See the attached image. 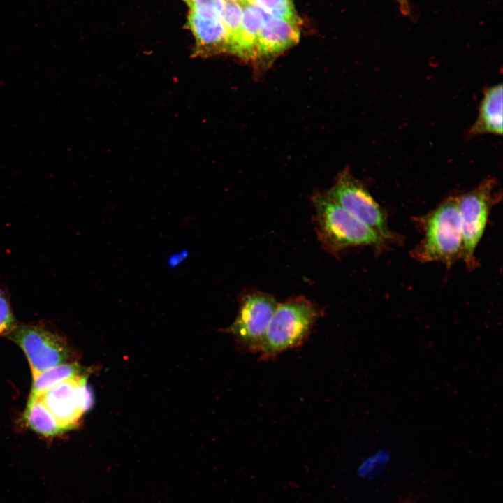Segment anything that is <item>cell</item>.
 Masks as SVG:
<instances>
[{"instance_id": "obj_1", "label": "cell", "mask_w": 503, "mask_h": 503, "mask_svg": "<svg viewBox=\"0 0 503 503\" xmlns=\"http://www.w3.org/2000/svg\"><path fill=\"white\" fill-rule=\"evenodd\" d=\"M423 238L411 251L421 263L439 262L447 266L462 259V233L458 196H449L423 218Z\"/></svg>"}, {"instance_id": "obj_2", "label": "cell", "mask_w": 503, "mask_h": 503, "mask_svg": "<svg viewBox=\"0 0 503 503\" xmlns=\"http://www.w3.org/2000/svg\"><path fill=\"white\" fill-rule=\"evenodd\" d=\"M319 239L326 249L337 254L358 246L384 247L387 242L372 228L356 219L327 194L312 197Z\"/></svg>"}, {"instance_id": "obj_3", "label": "cell", "mask_w": 503, "mask_h": 503, "mask_svg": "<svg viewBox=\"0 0 503 503\" xmlns=\"http://www.w3.org/2000/svg\"><path fill=\"white\" fill-rule=\"evenodd\" d=\"M320 314L319 309L302 296L278 303L261 342L260 358L273 359L285 351L301 346Z\"/></svg>"}, {"instance_id": "obj_4", "label": "cell", "mask_w": 503, "mask_h": 503, "mask_svg": "<svg viewBox=\"0 0 503 503\" xmlns=\"http://www.w3.org/2000/svg\"><path fill=\"white\" fill-rule=\"evenodd\" d=\"M497 181L486 178L474 189L458 196V211L462 233V256L467 268L476 267L475 252L484 233L493 205L501 195Z\"/></svg>"}, {"instance_id": "obj_5", "label": "cell", "mask_w": 503, "mask_h": 503, "mask_svg": "<svg viewBox=\"0 0 503 503\" xmlns=\"http://www.w3.org/2000/svg\"><path fill=\"white\" fill-rule=\"evenodd\" d=\"M326 194L387 242L395 240V235L388 227L385 212L363 184L348 169H344L338 175L333 185Z\"/></svg>"}, {"instance_id": "obj_6", "label": "cell", "mask_w": 503, "mask_h": 503, "mask_svg": "<svg viewBox=\"0 0 503 503\" xmlns=\"http://www.w3.org/2000/svg\"><path fill=\"white\" fill-rule=\"evenodd\" d=\"M8 337L24 351L32 376L70 360L66 341L45 323L17 324Z\"/></svg>"}, {"instance_id": "obj_7", "label": "cell", "mask_w": 503, "mask_h": 503, "mask_svg": "<svg viewBox=\"0 0 503 503\" xmlns=\"http://www.w3.org/2000/svg\"><path fill=\"white\" fill-rule=\"evenodd\" d=\"M278 305L272 295L252 291L240 300L234 321L224 332L232 335L241 349L258 353L272 316Z\"/></svg>"}, {"instance_id": "obj_8", "label": "cell", "mask_w": 503, "mask_h": 503, "mask_svg": "<svg viewBox=\"0 0 503 503\" xmlns=\"http://www.w3.org/2000/svg\"><path fill=\"white\" fill-rule=\"evenodd\" d=\"M299 21L270 17L258 35L257 50L253 61L259 71L266 69L284 51L296 45L300 39Z\"/></svg>"}, {"instance_id": "obj_9", "label": "cell", "mask_w": 503, "mask_h": 503, "mask_svg": "<svg viewBox=\"0 0 503 503\" xmlns=\"http://www.w3.org/2000/svg\"><path fill=\"white\" fill-rule=\"evenodd\" d=\"M82 374L59 384L40 396L64 432L77 428L85 413L78 393Z\"/></svg>"}, {"instance_id": "obj_10", "label": "cell", "mask_w": 503, "mask_h": 503, "mask_svg": "<svg viewBox=\"0 0 503 503\" xmlns=\"http://www.w3.org/2000/svg\"><path fill=\"white\" fill-rule=\"evenodd\" d=\"M187 26L196 41L194 56L207 57L230 52L226 31L220 17L203 18L189 11Z\"/></svg>"}, {"instance_id": "obj_11", "label": "cell", "mask_w": 503, "mask_h": 503, "mask_svg": "<svg viewBox=\"0 0 503 503\" xmlns=\"http://www.w3.org/2000/svg\"><path fill=\"white\" fill-rule=\"evenodd\" d=\"M502 91L501 83L485 90L480 103L477 118L469 130V136L502 134Z\"/></svg>"}, {"instance_id": "obj_12", "label": "cell", "mask_w": 503, "mask_h": 503, "mask_svg": "<svg viewBox=\"0 0 503 503\" xmlns=\"http://www.w3.org/2000/svg\"><path fill=\"white\" fill-rule=\"evenodd\" d=\"M242 6V28L233 54L245 61H254L260 31L264 22L271 17L259 7L249 2Z\"/></svg>"}, {"instance_id": "obj_13", "label": "cell", "mask_w": 503, "mask_h": 503, "mask_svg": "<svg viewBox=\"0 0 503 503\" xmlns=\"http://www.w3.org/2000/svg\"><path fill=\"white\" fill-rule=\"evenodd\" d=\"M27 425L46 437H54L64 431L40 397H29L24 414Z\"/></svg>"}, {"instance_id": "obj_14", "label": "cell", "mask_w": 503, "mask_h": 503, "mask_svg": "<svg viewBox=\"0 0 503 503\" xmlns=\"http://www.w3.org/2000/svg\"><path fill=\"white\" fill-rule=\"evenodd\" d=\"M82 374H84L82 368L76 363H65L47 369L33 376L29 397H40L59 384Z\"/></svg>"}, {"instance_id": "obj_15", "label": "cell", "mask_w": 503, "mask_h": 503, "mask_svg": "<svg viewBox=\"0 0 503 503\" xmlns=\"http://www.w3.org/2000/svg\"><path fill=\"white\" fill-rule=\"evenodd\" d=\"M242 17L243 10L240 3L233 0H225L220 19L226 31L229 54H233L237 46L242 28Z\"/></svg>"}, {"instance_id": "obj_16", "label": "cell", "mask_w": 503, "mask_h": 503, "mask_svg": "<svg viewBox=\"0 0 503 503\" xmlns=\"http://www.w3.org/2000/svg\"><path fill=\"white\" fill-rule=\"evenodd\" d=\"M271 17L299 21L292 0H248Z\"/></svg>"}, {"instance_id": "obj_17", "label": "cell", "mask_w": 503, "mask_h": 503, "mask_svg": "<svg viewBox=\"0 0 503 503\" xmlns=\"http://www.w3.org/2000/svg\"><path fill=\"white\" fill-rule=\"evenodd\" d=\"M225 0H193L190 11L203 18H219Z\"/></svg>"}, {"instance_id": "obj_18", "label": "cell", "mask_w": 503, "mask_h": 503, "mask_svg": "<svg viewBox=\"0 0 503 503\" xmlns=\"http://www.w3.org/2000/svg\"><path fill=\"white\" fill-rule=\"evenodd\" d=\"M16 326L8 294L0 286V335H8Z\"/></svg>"}, {"instance_id": "obj_19", "label": "cell", "mask_w": 503, "mask_h": 503, "mask_svg": "<svg viewBox=\"0 0 503 503\" xmlns=\"http://www.w3.org/2000/svg\"><path fill=\"white\" fill-rule=\"evenodd\" d=\"M395 1L398 2L402 13L408 14V13L409 11L408 0H395Z\"/></svg>"}, {"instance_id": "obj_20", "label": "cell", "mask_w": 503, "mask_h": 503, "mask_svg": "<svg viewBox=\"0 0 503 503\" xmlns=\"http://www.w3.org/2000/svg\"><path fill=\"white\" fill-rule=\"evenodd\" d=\"M233 1L240 3L241 5H244L249 2L248 0H233Z\"/></svg>"}, {"instance_id": "obj_21", "label": "cell", "mask_w": 503, "mask_h": 503, "mask_svg": "<svg viewBox=\"0 0 503 503\" xmlns=\"http://www.w3.org/2000/svg\"><path fill=\"white\" fill-rule=\"evenodd\" d=\"M182 1H184L189 6L191 5V3L193 1V0H182Z\"/></svg>"}]
</instances>
